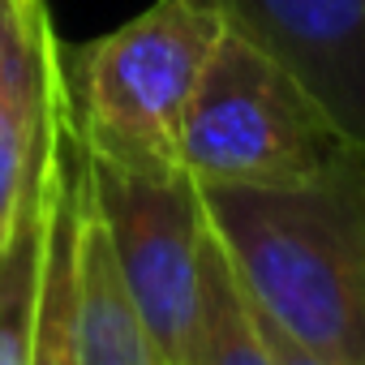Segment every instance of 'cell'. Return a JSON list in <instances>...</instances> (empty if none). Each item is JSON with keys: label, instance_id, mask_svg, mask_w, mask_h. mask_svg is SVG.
I'll return each instance as SVG.
<instances>
[{"label": "cell", "instance_id": "cell-7", "mask_svg": "<svg viewBox=\"0 0 365 365\" xmlns=\"http://www.w3.org/2000/svg\"><path fill=\"white\" fill-rule=\"evenodd\" d=\"M86 211V150L78 133L61 129L56 180L48 202V241L31 327V365H78V237Z\"/></svg>", "mask_w": 365, "mask_h": 365}, {"label": "cell", "instance_id": "cell-9", "mask_svg": "<svg viewBox=\"0 0 365 365\" xmlns=\"http://www.w3.org/2000/svg\"><path fill=\"white\" fill-rule=\"evenodd\" d=\"M185 365H275L250 292L241 288L215 228L207 224L202 241V284H198V318L190 335Z\"/></svg>", "mask_w": 365, "mask_h": 365}, {"label": "cell", "instance_id": "cell-10", "mask_svg": "<svg viewBox=\"0 0 365 365\" xmlns=\"http://www.w3.org/2000/svg\"><path fill=\"white\" fill-rule=\"evenodd\" d=\"M52 180H56V155L31 185L22 215L5 250H0V365H31V327H35V297H39V271H43Z\"/></svg>", "mask_w": 365, "mask_h": 365}, {"label": "cell", "instance_id": "cell-4", "mask_svg": "<svg viewBox=\"0 0 365 365\" xmlns=\"http://www.w3.org/2000/svg\"><path fill=\"white\" fill-rule=\"evenodd\" d=\"M91 202L108 228L120 279L168 365H185L198 284H202V241L207 211L198 185L176 176H133L86 155Z\"/></svg>", "mask_w": 365, "mask_h": 365}, {"label": "cell", "instance_id": "cell-5", "mask_svg": "<svg viewBox=\"0 0 365 365\" xmlns=\"http://www.w3.org/2000/svg\"><path fill=\"white\" fill-rule=\"evenodd\" d=\"M271 52L365 146V0H198Z\"/></svg>", "mask_w": 365, "mask_h": 365}, {"label": "cell", "instance_id": "cell-6", "mask_svg": "<svg viewBox=\"0 0 365 365\" xmlns=\"http://www.w3.org/2000/svg\"><path fill=\"white\" fill-rule=\"evenodd\" d=\"M65 125L61 35L48 0H0V250Z\"/></svg>", "mask_w": 365, "mask_h": 365}, {"label": "cell", "instance_id": "cell-1", "mask_svg": "<svg viewBox=\"0 0 365 365\" xmlns=\"http://www.w3.org/2000/svg\"><path fill=\"white\" fill-rule=\"evenodd\" d=\"M241 288L327 365H365V146L292 190H198Z\"/></svg>", "mask_w": 365, "mask_h": 365}, {"label": "cell", "instance_id": "cell-11", "mask_svg": "<svg viewBox=\"0 0 365 365\" xmlns=\"http://www.w3.org/2000/svg\"><path fill=\"white\" fill-rule=\"evenodd\" d=\"M250 305H254V301H250ZM254 314H258V305H254ZM258 327H262V335H267V348H271V361H275V365H327V361H318L314 352H305L297 339H288L271 318L258 314Z\"/></svg>", "mask_w": 365, "mask_h": 365}, {"label": "cell", "instance_id": "cell-2", "mask_svg": "<svg viewBox=\"0 0 365 365\" xmlns=\"http://www.w3.org/2000/svg\"><path fill=\"white\" fill-rule=\"evenodd\" d=\"M224 18L198 0H155L125 26L65 52V120L95 163L133 176L180 172V125Z\"/></svg>", "mask_w": 365, "mask_h": 365}, {"label": "cell", "instance_id": "cell-8", "mask_svg": "<svg viewBox=\"0 0 365 365\" xmlns=\"http://www.w3.org/2000/svg\"><path fill=\"white\" fill-rule=\"evenodd\" d=\"M78 365H168L120 279L91 185L78 237Z\"/></svg>", "mask_w": 365, "mask_h": 365}, {"label": "cell", "instance_id": "cell-3", "mask_svg": "<svg viewBox=\"0 0 365 365\" xmlns=\"http://www.w3.org/2000/svg\"><path fill=\"white\" fill-rule=\"evenodd\" d=\"M356 142L258 43L220 35L180 125V172L198 190H292L327 176Z\"/></svg>", "mask_w": 365, "mask_h": 365}]
</instances>
